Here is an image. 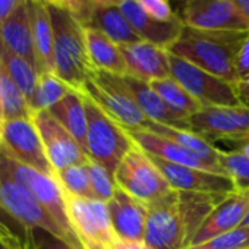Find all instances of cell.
<instances>
[{
  "instance_id": "cell-14",
  "label": "cell",
  "mask_w": 249,
  "mask_h": 249,
  "mask_svg": "<svg viewBox=\"0 0 249 249\" xmlns=\"http://www.w3.org/2000/svg\"><path fill=\"white\" fill-rule=\"evenodd\" d=\"M182 19L186 27L208 31H249L234 0H188Z\"/></svg>"
},
{
  "instance_id": "cell-3",
  "label": "cell",
  "mask_w": 249,
  "mask_h": 249,
  "mask_svg": "<svg viewBox=\"0 0 249 249\" xmlns=\"http://www.w3.org/2000/svg\"><path fill=\"white\" fill-rule=\"evenodd\" d=\"M47 8L54 34V75L75 91L82 92L87 81L94 72L87 49L85 27L75 19L68 8L49 5Z\"/></svg>"
},
{
  "instance_id": "cell-17",
  "label": "cell",
  "mask_w": 249,
  "mask_h": 249,
  "mask_svg": "<svg viewBox=\"0 0 249 249\" xmlns=\"http://www.w3.org/2000/svg\"><path fill=\"white\" fill-rule=\"evenodd\" d=\"M119 8L142 41L151 43L166 50H169L178 41L185 28V22L180 15L173 21L160 22L148 17L137 3V0H123L119 3Z\"/></svg>"
},
{
  "instance_id": "cell-5",
  "label": "cell",
  "mask_w": 249,
  "mask_h": 249,
  "mask_svg": "<svg viewBox=\"0 0 249 249\" xmlns=\"http://www.w3.org/2000/svg\"><path fill=\"white\" fill-rule=\"evenodd\" d=\"M87 110V151L88 157L113 173L132 147L134 140L128 129L106 114L91 98L84 94Z\"/></svg>"
},
{
  "instance_id": "cell-47",
  "label": "cell",
  "mask_w": 249,
  "mask_h": 249,
  "mask_svg": "<svg viewBox=\"0 0 249 249\" xmlns=\"http://www.w3.org/2000/svg\"><path fill=\"white\" fill-rule=\"evenodd\" d=\"M186 249H210V248L207 245H198V246H189Z\"/></svg>"
},
{
  "instance_id": "cell-25",
  "label": "cell",
  "mask_w": 249,
  "mask_h": 249,
  "mask_svg": "<svg viewBox=\"0 0 249 249\" xmlns=\"http://www.w3.org/2000/svg\"><path fill=\"white\" fill-rule=\"evenodd\" d=\"M52 116L76 140V142L87 153V110L84 94L79 91H71L62 101L49 110Z\"/></svg>"
},
{
  "instance_id": "cell-16",
  "label": "cell",
  "mask_w": 249,
  "mask_h": 249,
  "mask_svg": "<svg viewBox=\"0 0 249 249\" xmlns=\"http://www.w3.org/2000/svg\"><path fill=\"white\" fill-rule=\"evenodd\" d=\"M249 213V191H233L227 194L208 214L196 231L192 245H205L218 236H223L245 221Z\"/></svg>"
},
{
  "instance_id": "cell-46",
  "label": "cell",
  "mask_w": 249,
  "mask_h": 249,
  "mask_svg": "<svg viewBox=\"0 0 249 249\" xmlns=\"http://www.w3.org/2000/svg\"><path fill=\"white\" fill-rule=\"evenodd\" d=\"M5 123V116H3V108H2V103H0V128L3 126Z\"/></svg>"
},
{
  "instance_id": "cell-13",
  "label": "cell",
  "mask_w": 249,
  "mask_h": 249,
  "mask_svg": "<svg viewBox=\"0 0 249 249\" xmlns=\"http://www.w3.org/2000/svg\"><path fill=\"white\" fill-rule=\"evenodd\" d=\"M33 120L41 137L46 156L54 172L88 161L87 153L76 140L52 116L49 110L33 113Z\"/></svg>"
},
{
  "instance_id": "cell-33",
  "label": "cell",
  "mask_w": 249,
  "mask_h": 249,
  "mask_svg": "<svg viewBox=\"0 0 249 249\" xmlns=\"http://www.w3.org/2000/svg\"><path fill=\"white\" fill-rule=\"evenodd\" d=\"M220 166L237 191H249V157L239 151L220 150Z\"/></svg>"
},
{
  "instance_id": "cell-38",
  "label": "cell",
  "mask_w": 249,
  "mask_h": 249,
  "mask_svg": "<svg viewBox=\"0 0 249 249\" xmlns=\"http://www.w3.org/2000/svg\"><path fill=\"white\" fill-rule=\"evenodd\" d=\"M0 249H30L27 239L19 236L2 218H0Z\"/></svg>"
},
{
  "instance_id": "cell-8",
  "label": "cell",
  "mask_w": 249,
  "mask_h": 249,
  "mask_svg": "<svg viewBox=\"0 0 249 249\" xmlns=\"http://www.w3.org/2000/svg\"><path fill=\"white\" fill-rule=\"evenodd\" d=\"M114 180L119 189L147 205L172 191L169 182L154 164L150 154L138 144H134L119 163L114 172Z\"/></svg>"
},
{
  "instance_id": "cell-45",
  "label": "cell",
  "mask_w": 249,
  "mask_h": 249,
  "mask_svg": "<svg viewBox=\"0 0 249 249\" xmlns=\"http://www.w3.org/2000/svg\"><path fill=\"white\" fill-rule=\"evenodd\" d=\"M40 2L49 5V6H57V8H66L68 0H40Z\"/></svg>"
},
{
  "instance_id": "cell-48",
  "label": "cell",
  "mask_w": 249,
  "mask_h": 249,
  "mask_svg": "<svg viewBox=\"0 0 249 249\" xmlns=\"http://www.w3.org/2000/svg\"><path fill=\"white\" fill-rule=\"evenodd\" d=\"M242 226H245V227H249V213H248V215H246L245 221L242 223Z\"/></svg>"
},
{
  "instance_id": "cell-49",
  "label": "cell",
  "mask_w": 249,
  "mask_h": 249,
  "mask_svg": "<svg viewBox=\"0 0 249 249\" xmlns=\"http://www.w3.org/2000/svg\"><path fill=\"white\" fill-rule=\"evenodd\" d=\"M170 2H176V3H183V5H185V3L188 2V0H170Z\"/></svg>"
},
{
  "instance_id": "cell-27",
  "label": "cell",
  "mask_w": 249,
  "mask_h": 249,
  "mask_svg": "<svg viewBox=\"0 0 249 249\" xmlns=\"http://www.w3.org/2000/svg\"><path fill=\"white\" fill-rule=\"evenodd\" d=\"M142 131H148L151 134L169 138V140L180 144L182 147L188 148L189 151L198 154L199 157H202V159H205V160H208L211 163L220 164V150L217 147H214L213 144H210L208 141H205L202 137L192 132V131H183V129L170 128V126H166V124L156 123L153 120H150L145 124V128Z\"/></svg>"
},
{
  "instance_id": "cell-9",
  "label": "cell",
  "mask_w": 249,
  "mask_h": 249,
  "mask_svg": "<svg viewBox=\"0 0 249 249\" xmlns=\"http://www.w3.org/2000/svg\"><path fill=\"white\" fill-rule=\"evenodd\" d=\"M71 226L82 249H111L119 239L106 202L65 194Z\"/></svg>"
},
{
  "instance_id": "cell-22",
  "label": "cell",
  "mask_w": 249,
  "mask_h": 249,
  "mask_svg": "<svg viewBox=\"0 0 249 249\" xmlns=\"http://www.w3.org/2000/svg\"><path fill=\"white\" fill-rule=\"evenodd\" d=\"M27 6L31 21L34 49L37 54L38 73H54V34L49 8L40 0H27Z\"/></svg>"
},
{
  "instance_id": "cell-32",
  "label": "cell",
  "mask_w": 249,
  "mask_h": 249,
  "mask_svg": "<svg viewBox=\"0 0 249 249\" xmlns=\"http://www.w3.org/2000/svg\"><path fill=\"white\" fill-rule=\"evenodd\" d=\"M54 176L59 180L65 194L79 196V198L95 199L92 189H91V180H89L87 163L75 164V166L66 167L63 170H59V172H56Z\"/></svg>"
},
{
  "instance_id": "cell-37",
  "label": "cell",
  "mask_w": 249,
  "mask_h": 249,
  "mask_svg": "<svg viewBox=\"0 0 249 249\" xmlns=\"http://www.w3.org/2000/svg\"><path fill=\"white\" fill-rule=\"evenodd\" d=\"M137 3L148 17L160 22H169L179 17L173 11L170 0H137Z\"/></svg>"
},
{
  "instance_id": "cell-40",
  "label": "cell",
  "mask_w": 249,
  "mask_h": 249,
  "mask_svg": "<svg viewBox=\"0 0 249 249\" xmlns=\"http://www.w3.org/2000/svg\"><path fill=\"white\" fill-rule=\"evenodd\" d=\"M27 0H0V27Z\"/></svg>"
},
{
  "instance_id": "cell-41",
  "label": "cell",
  "mask_w": 249,
  "mask_h": 249,
  "mask_svg": "<svg viewBox=\"0 0 249 249\" xmlns=\"http://www.w3.org/2000/svg\"><path fill=\"white\" fill-rule=\"evenodd\" d=\"M233 85H234L239 104L249 108V75L242 79H237Z\"/></svg>"
},
{
  "instance_id": "cell-15",
  "label": "cell",
  "mask_w": 249,
  "mask_h": 249,
  "mask_svg": "<svg viewBox=\"0 0 249 249\" xmlns=\"http://www.w3.org/2000/svg\"><path fill=\"white\" fill-rule=\"evenodd\" d=\"M150 157L154 161V164L160 169V172L169 182L170 188L175 191L215 194V195H227L236 191L231 179L227 175L213 173L195 167L170 163L151 154Z\"/></svg>"
},
{
  "instance_id": "cell-36",
  "label": "cell",
  "mask_w": 249,
  "mask_h": 249,
  "mask_svg": "<svg viewBox=\"0 0 249 249\" xmlns=\"http://www.w3.org/2000/svg\"><path fill=\"white\" fill-rule=\"evenodd\" d=\"M25 239L30 249H76L63 239L44 230H31L25 234Z\"/></svg>"
},
{
  "instance_id": "cell-50",
  "label": "cell",
  "mask_w": 249,
  "mask_h": 249,
  "mask_svg": "<svg viewBox=\"0 0 249 249\" xmlns=\"http://www.w3.org/2000/svg\"><path fill=\"white\" fill-rule=\"evenodd\" d=\"M116 2H117V3H120V2H123V0H116Z\"/></svg>"
},
{
  "instance_id": "cell-28",
  "label": "cell",
  "mask_w": 249,
  "mask_h": 249,
  "mask_svg": "<svg viewBox=\"0 0 249 249\" xmlns=\"http://www.w3.org/2000/svg\"><path fill=\"white\" fill-rule=\"evenodd\" d=\"M0 60H2L6 72L14 79V82L21 88L30 104V100L34 95L40 78L37 69L31 63H28L24 57L9 50L2 40H0Z\"/></svg>"
},
{
  "instance_id": "cell-12",
  "label": "cell",
  "mask_w": 249,
  "mask_h": 249,
  "mask_svg": "<svg viewBox=\"0 0 249 249\" xmlns=\"http://www.w3.org/2000/svg\"><path fill=\"white\" fill-rule=\"evenodd\" d=\"M0 144L18 161L54 176L33 117L6 120L0 128Z\"/></svg>"
},
{
  "instance_id": "cell-10",
  "label": "cell",
  "mask_w": 249,
  "mask_h": 249,
  "mask_svg": "<svg viewBox=\"0 0 249 249\" xmlns=\"http://www.w3.org/2000/svg\"><path fill=\"white\" fill-rule=\"evenodd\" d=\"M170 76L176 79L202 107L240 106L234 85L169 52Z\"/></svg>"
},
{
  "instance_id": "cell-19",
  "label": "cell",
  "mask_w": 249,
  "mask_h": 249,
  "mask_svg": "<svg viewBox=\"0 0 249 249\" xmlns=\"http://www.w3.org/2000/svg\"><path fill=\"white\" fill-rule=\"evenodd\" d=\"M128 132L132 137L134 142L138 144L145 153H148L151 156H156V157L163 159L170 163L195 167V169H201V170H207V172H213V173L226 175L220 164L211 163V161L199 157L198 154L189 151L188 148L182 147L180 144H178L169 138H164V137H160V135H156V134H151V132L142 131V129H128Z\"/></svg>"
},
{
  "instance_id": "cell-18",
  "label": "cell",
  "mask_w": 249,
  "mask_h": 249,
  "mask_svg": "<svg viewBox=\"0 0 249 249\" xmlns=\"http://www.w3.org/2000/svg\"><path fill=\"white\" fill-rule=\"evenodd\" d=\"M107 207L113 229L119 239L134 242L144 240L148 215L147 204L117 188L113 198L107 202Z\"/></svg>"
},
{
  "instance_id": "cell-20",
  "label": "cell",
  "mask_w": 249,
  "mask_h": 249,
  "mask_svg": "<svg viewBox=\"0 0 249 249\" xmlns=\"http://www.w3.org/2000/svg\"><path fill=\"white\" fill-rule=\"evenodd\" d=\"M122 53L128 73L145 82H153L170 76L169 50L147 41L122 46Z\"/></svg>"
},
{
  "instance_id": "cell-4",
  "label": "cell",
  "mask_w": 249,
  "mask_h": 249,
  "mask_svg": "<svg viewBox=\"0 0 249 249\" xmlns=\"http://www.w3.org/2000/svg\"><path fill=\"white\" fill-rule=\"evenodd\" d=\"M0 214L9 217L24 230V237L31 230L49 231L76 249H82L24 186L0 167Z\"/></svg>"
},
{
  "instance_id": "cell-31",
  "label": "cell",
  "mask_w": 249,
  "mask_h": 249,
  "mask_svg": "<svg viewBox=\"0 0 249 249\" xmlns=\"http://www.w3.org/2000/svg\"><path fill=\"white\" fill-rule=\"evenodd\" d=\"M71 91H73V88H71L57 75H54V73L40 75L34 95L30 100L31 113H37L41 110H50L59 101H62Z\"/></svg>"
},
{
  "instance_id": "cell-23",
  "label": "cell",
  "mask_w": 249,
  "mask_h": 249,
  "mask_svg": "<svg viewBox=\"0 0 249 249\" xmlns=\"http://www.w3.org/2000/svg\"><path fill=\"white\" fill-rule=\"evenodd\" d=\"M0 40H2L5 46L9 50H12L15 54L24 57L28 63H31L38 72L37 54L34 49L33 30H31V21H30L27 2L21 8H18L3 22V25L0 27Z\"/></svg>"
},
{
  "instance_id": "cell-24",
  "label": "cell",
  "mask_w": 249,
  "mask_h": 249,
  "mask_svg": "<svg viewBox=\"0 0 249 249\" xmlns=\"http://www.w3.org/2000/svg\"><path fill=\"white\" fill-rule=\"evenodd\" d=\"M87 49L94 69L113 75H126V63L119 44L95 28H85Z\"/></svg>"
},
{
  "instance_id": "cell-26",
  "label": "cell",
  "mask_w": 249,
  "mask_h": 249,
  "mask_svg": "<svg viewBox=\"0 0 249 249\" xmlns=\"http://www.w3.org/2000/svg\"><path fill=\"white\" fill-rule=\"evenodd\" d=\"M85 28H95L101 31L104 36H107L111 41H114L120 47L142 41L140 36L134 31L126 17L120 11L119 5L100 6L94 12L88 27Z\"/></svg>"
},
{
  "instance_id": "cell-43",
  "label": "cell",
  "mask_w": 249,
  "mask_h": 249,
  "mask_svg": "<svg viewBox=\"0 0 249 249\" xmlns=\"http://www.w3.org/2000/svg\"><path fill=\"white\" fill-rule=\"evenodd\" d=\"M229 147L231 148V151H239V153H242V154L249 157V135L242 138V140H239L237 142H234V144H231Z\"/></svg>"
},
{
  "instance_id": "cell-21",
  "label": "cell",
  "mask_w": 249,
  "mask_h": 249,
  "mask_svg": "<svg viewBox=\"0 0 249 249\" xmlns=\"http://www.w3.org/2000/svg\"><path fill=\"white\" fill-rule=\"evenodd\" d=\"M122 79L135 98L140 108L142 110V113L148 117V120L166 124V126L170 128L191 131L189 119L173 111L167 106V103L159 95V92L151 87L150 82L141 81L131 75H122Z\"/></svg>"
},
{
  "instance_id": "cell-39",
  "label": "cell",
  "mask_w": 249,
  "mask_h": 249,
  "mask_svg": "<svg viewBox=\"0 0 249 249\" xmlns=\"http://www.w3.org/2000/svg\"><path fill=\"white\" fill-rule=\"evenodd\" d=\"M234 68H236L237 79H242V78L249 75V33H248L246 38L243 40V43H242V46L239 49V53L236 56Z\"/></svg>"
},
{
  "instance_id": "cell-1",
  "label": "cell",
  "mask_w": 249,
  "mask_h": 249,
  "mask_svg": "<svg viewBox=\"0 0 249 249\" xmlns=\"http://www.w3.org/2000/svg\"><path fill=\"white\" fill-rule=\"evenodd\" d=\"M226 195L172 189L148 205L144 242L153 249H186L211 210Z\"/></svg>"
},
{
  "instance_id": "cell-11",
  "label": "cell",
  "mask_w": 249,
  "mask_h": 249,
  "mask_svg": "<svg viewBox=\"0 0 249 249\" xmlns=\"http://www.w3.org/2000/svg\"><path fill=\"white\" fill-rule=\"evenodd\" d=\"M189 126L192 132L213 145L215 142L231 145L249 135V108L243 106L202 107L189 117Z\"/></svg>"
},
{
  "instance_id": "cell-30",
  "label": "cell",
  "mask_w": 249,
  "mask_h": 249,
  "mask_svg": "<svg viewBox=\"0 0 249 249\" xmlns=\"http://www.w3.org/2000/svg\"><path fill=\"white\" fill-rule=\"evenodd\" d=\"M150 84L173 111H176L188 119L194 113H196L198 110L202 108V106L172 76L159 79V81H153Z\"/></svg>"
},
{
  "instance_id": "cell-29",
  "label": "cell",
  "mask_w": 249,
  "mask_h": 249,
  "mask_svg": "<svg viewBox=\"0 0 249 249\" xmlns=\"http://www.w3.org/2000/svg\"><path fill=\"white\" fill-rule=\"evenodd\" d=\"M0 103H2L5 122L33 117L27 97L9 76L2 60H0Z\"/></svg>"
},
{
  "instance_id": "cell-7",
  "label": "cell",
  "mask_w": 249,
  "mask_h": 249,
  "mask_svg": "<svg viewBox=\"0 0 249 249\" xmlns=\"http://www.w3.org/2000/svg\"><path fill=\"white\" fill-rule=\"evenodd\" d=\"M0 167L6 170L15 182L24 186L62 226V229L82 248L68 218L65 192L56 176L46 175L14 159L0 144Z\"/></svg>"
},
{
  "instance_id": "cell-44",
  "label": "cell",
  "mask_w": 249,
  "mask_h": 249,
  "mask_svg": "<svg viewBox=\"0 0 249 249\" xmlns=\"http://www.w3.org/2000/svg\"><path fill=\"white\" fill-rule=\"evenodd\" d=\"M234 3L240 12V15L243 17L245 22L249 27V0H234Z\"/></svg>"
},
{
  "instance_id": "cell-35",
  "label": "cell",
  "mask_w": 249,
  "mask_h": 249,
  "mask_svg": "<svg viewBox=\"0 0 249 249\" xmlns=\"http://www.w3.org/2000/svg\"><path fill=\"white\" fill-rule=\"evenodd\" d=\"M106 5H119V3L116 0H68L66 8L81 25L88 27L94 12L100 6H106Z\"/></svg>"
},
{
  "instance_id": "cell-34",
  "label": "cell",
  "mask_w": 249,
  "mask_h": 249,
  "mask_svg": "<svg viewBox=\"0 0 249 249\" xmlns=\"http://www.w3.org/2000/svg\"><path fill=\"white\" fill-rule=\"evenodd\" d=\"M87 167H88V173H89L91 189H92L94 198L107 204L113 198V195L117 189L113 173H110L104 166H101L100 163H97L92 159H88Z\"/></svg>"
},
{
  "instance_id": "cell-42",
  "label": "cell",
  "mask_w": 249,
  "mask_h": 249,
  "mask_svg": "<svg viewBox=\"0 0 249 249\" xmlns=\"http://www.w3.org/2000/svg\"><path fill=\"white\" fill-rule=\"evenodd\" d=\"M111 249H153V248H150L144 240L142 242H134V240L117 239Z\"/></svg>"
},
{
  "instance_id": "cell-6",
  "label": "cell",
  "mask_w": 249,
  "mask_h": 249,
  "mask_svg": "<svg viewBox=\"0 0 249 249\" xmlns=\"http://www.w3.org/2000/svg\"><path fill=\"white\" fill-rule=\"evenodd\" d=\"M82 94L124 129H144L150 122L119 75L94 69Z\"/></svg>"
},
{
  "instance_id": "cell-2",
  "label": "cell",
  "mask_w": 249,
  "mask_h": 249,
  "mask_svg": "<svg viewBox=\"0 0 249 249\" xmlns=\"http://www.w3.org/2000/svg\"><path fill=\"white\" fill-rule=\"evenodd\" d=\"M249 31H208L186 27L170 53L230 82L237 81L236 56Z\"/></svg>"
}]
</instances>
